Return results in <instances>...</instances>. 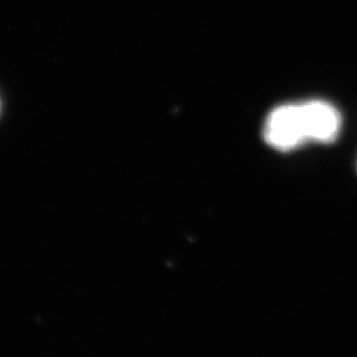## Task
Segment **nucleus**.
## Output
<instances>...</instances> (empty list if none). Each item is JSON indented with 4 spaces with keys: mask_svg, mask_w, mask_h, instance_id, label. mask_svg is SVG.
Instances as JSON below:
<instances>
[{
    "mask_svg": "<svg viewBox=\"0 0 357 357\" xmlns=\"http://www.w3.org/2000/svg\"><path fill=\"white\" fill-rule=\"evenodd\" d=\"M268 144L278 151H292L307 141L301 105H281L268 116L263 129Z\"/></svg>",
    "mask_w": 357,
    "mask_h": 357,
    "instance_id": "nucleus-1",
    "label": "nucleus"
},
{
    "mask_svg": "<svg viewBox=\"0 0 357 357\" xmlns=\"http://www.w3.org/2000/svg\"><path fill=\"white\" fill-rule=\"evenodd\" d=\"M0 110H1V102H0Z\"/></svg>",
    "mask_w": 357,
    "mask_h": 357,
    "instance_id": "nucleus-3",
    "label": "nucleus"
},
{
    "mask_svg": "<svg viewBox=\"0 0 357 357\" xmlns=\"http://www.w3.org/2000/svg\"><path fill=\"white\" fill-rule=\"evenodd\" d=\"M307 141L332 143L340 135L342 119L330 103L314 100L301 105Z\"/></svg>",
    "mask_w": 357,
    "mask_h": 357,
    "instance_id": "nucleus-2",
    "label": "nucleus"
}]
</instances>
